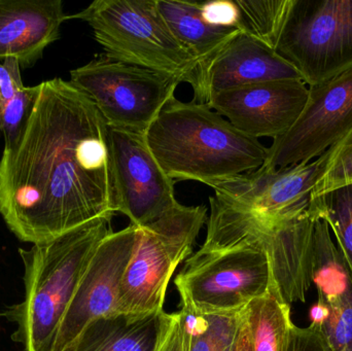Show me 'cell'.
Returning a JSON list of instances; mask_svg holds the SVG:
<instances>
[{"instance_id":"9a60e30c","label":"cell","mask_w":352,"mask_h":351,"mask_svg":"<svg viewBox=\"0 0 352 351\" xmlns=\"http://www.w3.org/2000/svg\"><path fill=\"white\" fill-rule=\"evenodd\" d=\"M274 80L303 82L301 74L275 49L240 31L217 55L198 66L192 101L208 103L219 93Z\"/></svg>"},{"instance_id":"ffe728a7","label":"cell","mask_w":352,"mask_h":351,"mask_svg":"<svg viewBox=\"0 0 352 351\" xmlns=\"http://www.w3.org/2000/svg\"><path fill=\"white\" fill-rule=\"evenodd\" d=\"M243 313L252 351H287L294 325L291 306L273 286L265 296L252 300Z\"/></svg>"},{"instance_id":"f546056e","label":"cell","mask_w":352,"mask_h":351,"mask_svg":"<svg viewBox=\"0 0 352 351\" xmlns=\"http://www.w3.org/2000/svg\"><path fill=\"white\" fill-rule=\"evenodd\" d=\"M159 351H186L179 311L169 313L168 321Z\"/></svg>"},{"instance_id":"52a82bcc","label":"cell","mask_w":352,"mask_h":351,"mask_svg":"<svg viewBox=\"0 0 352 351\" xmlns=\"http://www.w3.org/2000/svg\"><path fill=\"white\" fill-rule=\"evenodd\" d=\"M180 307L197 315H230L243 310L272 286L268 256L241 245L200 249L176 275Z\"/></svg>"},{"instance_id":"cb8c5ba5","label":"cell","mask_w":352,"mask_h":351,"mask_svg":"<svg viewBox=\"0 0 352 351\" xmlns=\"http://www.w3.org/2000/svg\"><path fill=\"white\" fill-rule=\"evenodd\" d=\"M41 91V82L34 87H24L6 104L0 107V126L4 138L3 152H10L18 146Z\"/></svg>"},{"instance_id":"5bb4252c","label":"cell","mask_w":352,"mask_h":351,"mask_svg":"<svg viewBox=\"0 0 352 351\" xmlns=\"http://www.w3.org/2000/svg\"><path fill=\"white\" fill-rule=\"evenodd\" d=\"M308 94L302 80H274L219 93L207 104L246 135L275 139L297 121Z\"/></svg>"},{"instance_id":"3957f363","label":"cell","mask_w":352,"mask_h":351,"mask_svg":"<svg viewBox=\"0 0 352 351\" xmlns=\"http://www.w3.org/2000/svg\"><path fill=\"white\" fill-rule=\"evenodd\" d=\"M111 218H97L53 240L20 249L25 298L6 311L16 324L12 339L26 351H54L58 331L99 243L113 232Z\"/></svg>"},{"instance_id":"4fadbf2b","label":"cell","mask_w":352,"mask_h":351,"mask_svg":"<svg viewBox=\"0 0 352 351\" xmlns=\"http://www.w3.org/2000/svg\"><path fill=\"white\" fill-rule=\"evenodd\" d=\"M138 226L111 232L95 249L58 331L54 351H63L95 319L118 313L120 286L135 245Z\"/></svg>"},{"instance_id":"44dd1931","label":"cell","mask_w":352,"mask_h":351,"mask_svg":"<svg viewBox=\"0 0 352 351\" xmlns=\"http://www.w3.org/2000/svg\"><path fill=\"white\" fill-rule=\"evenodd\" d=\"M186 351H237L243 310L230 315H197L180 307Z\"/></svg>"},{"instance_id":"603a6c76","label":"cell","mask_w":352,"mask_h":351,"mask_svg":"<svg viewBox=\"0 0 352 351\" xmlns=\"http://www.w3.org/2000/svg\"><path fill=\"white\" fill-rule=\"evenodd\" d=\"M238 28L275 49L293 0H235Z\"/></svg>"},{"instance_id":"4316f807","label":"cell","mask_w":352,"mask_h":351,"mask_svg":"<svg viewBox=\"0 0 352 351\" xmlns=\"http://www.w3.org/2000/svg\"><path fill=\"white\" fill-rule=\"evenodd\" d=\"M201 10H202L203 18L209 24L238 28L239 10L235 1L217 0V1L204 2L201 3Z\"/></svg>"},{"instance_id":"8992f818","label":"cell","mask_w":352,"mask_h":351,"mask_svg":"<svg viewBox=\"0 0 352 351\" xmlns=\"http://www.w3.org/2000/svg\"><path fill=\"white\" fill-rule=\"evenodd\" d=\"M207 220V207L178 203L158 220L138 227L135 245L122 278L118 313H162L176 268L192 253Z\"/></svg>"},{"instance_id":"277c9868","label":"cell","mask_w":352,"mask_h":351,"mask_svg":"<svg viewBox=\"0 0 352 351\" xmlns=\"http://www.w3.org/2000/svg\"><path fill=\"white\" fill-rule=\"evenodd\" d=\"M68 19L88 23L109 59L194 84L198 61L175 38L156 0H96Z\"/></svg>"},{"instance_id":"7402d4cb","label":"cell","mask_w":352,"mask_h":351,"mask_svg":"<svg viewBox=\"0 0 352 351\" xmlns=\"http://www.w3.org/2000/svg\"><path fill=\"white\" fill-rule=\"evenodd\" d=\"M310 212L326 220L334 233L352 275V183L314 195Z\"/></svg>"},{"instance_id":"8fae6325","label":"cell","mask_w":352,"mask_h":351,"mask_svg":"<svg viewBox=\"0 0 352 351\" xmlns=\"http://www.w3.org/2000/svg\"><path fill=\"white\" fill-rule=\"evenodd\" d=\"M107 152L115 214L142 227L177 205L175 181L153 156L144 133L109 126Z\"/></svg>"},{"instance_id":"1f68e13d","label":"cell","mask_w":352,"mask_h":351,"mask_svg":"<svg viewBox=\"0 0 352 351\" xmlns=\"http://www.w3.org/2000/svg\"><path fill=\"white\" fill-rule=\"evenodd\" d=\"M244 317V313H243ZM237 351H252L250 346V335H248V325L245 319L242 325L241 333H240L239 343H238Z\"/></svg>"},{"instance_id":"d4e9b609","label":"cell","mask_w":352,"mask_h":351,"mask_svg":"<svg viewBox=\"0 0 352 351\" xmlns=\"http://www.w3.org/2000/svg\"><path fill=\"white\" fill-rule=\"evenodd\" d=\"M329 307L330 315L320 329L327 351H352V290Z\"/></svg>"},{"instance_id":"484cf974","label":"cell","mask_w":352,"mask_h":351,"mask_svg":"<svg viewBox=\"0 0 352 351\" xmlns=\"http://www.w3.org/2000/svg\"><path fill=\"white\" fill-rule=\"evenodd\" d=\"M349 183H352V130L339 144L333 146L328 168L314 195Z\"/></svg>"},{"instance_id":"f1b7e54d","label":"cell","mask_w":352,"mask_h":351,"mask_svg":"<svg viewBox=\"0 0 352 351\" xmlns=\"http://www.w3.org/2000/svg\"><path fill=\"white\" fill-rule=\"evenodd\" d=\"M287 351H327L320 330L309 326L299 328L293 325L289 331Z\"/></svg>"},{"instance_id":"83f0119b","label":"cell","mask_w":352,"mask_h":351,"mask_svg":"<svg viewBox=\"0 0 352 351\" xmlns=\"http://www.w3.org/2000/svg\"><path fill=\"white\" fill-rule=\"evenodd\" d=\"M18 60L6 59L0 63V107L24 88Z\"/></svg>"},{"instance_id":"ba28073f","label":"cell","mask_w":352,"mask_h":351,"mask_svg":"<svg viewBox=\"0 0 352 351\" xmlns=\"http://www.w3.org/2000/svg\"><path fill=\"white\" fill-rule=\"evenodd\" d=\"M275 52L306 84L352 68V0H293Z\"/></svg>"},{"instance_id":"6da1fadb","label":"cell","mask_w":352,"mask_h":351,"mask_svg":"<svg viewBox=\"0 0 352 351\" xmlns=\"http://www.w3.org/2000/svg\"><path fill=\"white\" fill-rule=\"evenodd\" d=\"M107 127L70 80L41 82L20 142L0 161V214L20 240L45 242L113 218Z\"/></svg>"},{"instance_id":"7a4b0ae2","label":"cell","mask_w":352,"mask_h":351,"mask_svg":"<svg viewBox=\"0 0 352 351\" xmlns=\"http://www.w3.org/2000/svg\"><path fill=\"white\" fill-rule=\"evenodd\" d=\"M153 156L173 181L210 187L256 170L268 155L258 139L236 129L207 103L171 97L144 132Z\"/></svg>"},{"instance_id":"4dcf8cb0","label":"cell","mask_w":352,"mask_h":351,"mask_svg":"<svg viewBox=\"0 0 352 351\" xmlns=\"http://www.w3.org/2000/svg\"><path fill=\"white\" fill-rule=\"evenodd\" d=\"M330 315V307L324 301L318 300L309 310L310 326L320 330Z\"/></svg>"},{"instance_id":"30bf717a","label":"cell","mask_w":352,"mask_h":351,"mask_svg":"<svg viewBox=\"0 0 352 351\" xmlns=\"http://www.w3.org/2000/svg\"><path fill=\"white\" fill-rule=\"evenodd\" d=\"M333 148L309 163L283 168L261 166L210 185L219 201L268 223L309 212L314 192L328 168Z\"/></svg>"},{"instance_id":"836d02e7","label":"cell","mask_w":352,"mask_h":351,"mask_svg":"<svg viewBox=\"0 0 352 351\" xmlns=\"http://www.w3.org/2000/svg\"><path fill=\"white\" fill-rule=\"evenodd\" d=\"M159 350H160V348H159Z\"/></svg>"},{"instance_id":"d6a6232c","label":"cell","mask_w":352,"mask_h":351,"mask_svg":"<svg viewBox=\"0 0 352 351\" xmlns=\"http://www.w3.org/2000/svg\"><path fill=\"white\" fill-rule=\"evenodd\" d=\"M1 111V109H0ZM0 133H1V126H0Z\"/></svg>"},{"instance_id":"2e32d148","label":"cell","mask_w":352,"mask_h":351,"mask_svg":"<svg viewBox=\"0 0 352 351\" xmlns=\"http://www.w3.org/2000/svg\"><path fill=\"white\" fill-rule=\"evenodd\" d=\"M67 20L61 0H0V61L31 67L60 37Z\"/></svg>"},{"instance_id":"7c38bea8","label":"cell","mask_w":352,"mask_h":351,"mask_svg":"<svg viewBox=\"0 0 352 351\" xmlns=\"http://www.w3.org/2000/svg\"><path fill=\"white\" fill-rule=\"evenodd\" d=\"M308 100L294 125L275 138L265 166L283 168L311 162L352 130V68L308 88Z\"/></svg>"},{"instance_id":"5b68a950","label":"cell","mask_w":352,"mask_h":351,"mask_svg":"<svg viewBox=\"0 0 352 351\" xmlns=\"http://www.w3.org/2000/svg\"><path fill=\"white\" fill-rule=\"evenodd\" d=\"M210 214L201 249L254 245L268 256L272 286L283 302L306 301L312 284L314 216L309 212L293 220L267 223L252 214L209 198Z\"/></svg>"},{"instance_id":"d6986e66","label":"cell","mask_w":352,"mask_h":351,"mask_svg":"<svg viewBox=\"0 0 352 351\" xmlns=\"http://www.w3.org/2000/svg\"><path fill=\"white\" fill-rule=\"evenodd\" d=\"M314 216L312 282L318 290V300L329 305L352 290V275L342 253L333 241L330 227L326 220Z\"/></svg>"},{"instance_id":"9c48e42d","label":"cell","mask_w":352,"mask_h":351,"mask_svg":"<svg viewBox=\"0 0 352 351\" xmlns=\"http://www.w3.org/2000/svg\"><path fill=\"white\" fill-rule=\"evenodd\" d=\"M70 82L92 99L109 127L144 134L180 84L104 54L72 70Z\"/></svg>"},{"instance_id":"ac0fdd59","label":"cell","mask_w":352,"mask_h":351,"mask_svg":"<svg viewBox=\"0 0 352 351\" xmlns=\"http://www.w3.org/2000/svg\"><path fill=\"white\" fill-rule=\"evenodd\" d=\"M156 3L175 38L199 65L209 61L240 32L238 28L207 23L199 2L156 0Z\"/></svg>"},{"instance_id":"e0dca14e","label":"cell","mask_w":352,"mask_h":351,"mask_svg":"<svg viewBox=\"0 0 352 351\" xmlns=\"http://www.w3.org/2000/svg\"><path fill=\"white\" fill-rule=\"evenodd\" d=\"M169 313H116L91 321L63 351H159Z\"/></svg>"}]
</instances>
